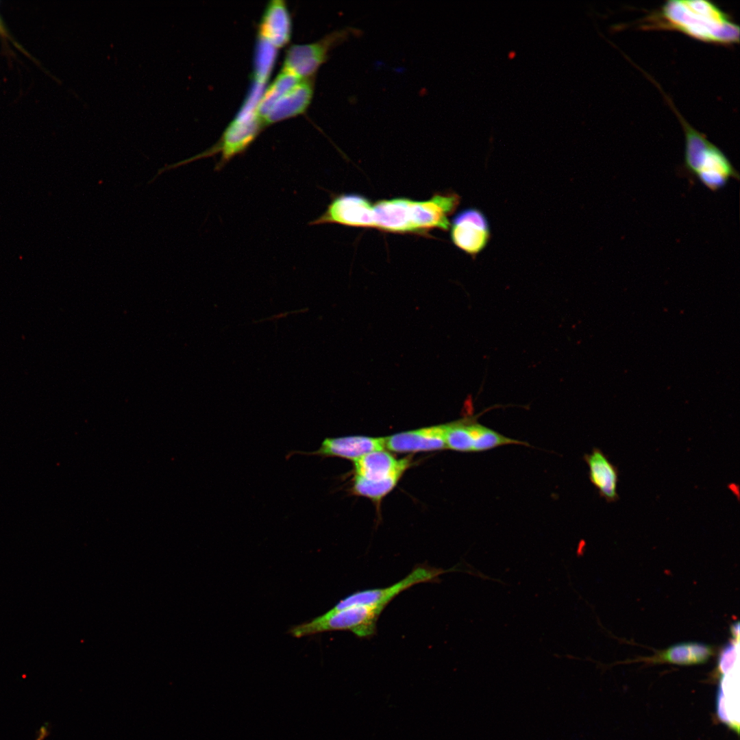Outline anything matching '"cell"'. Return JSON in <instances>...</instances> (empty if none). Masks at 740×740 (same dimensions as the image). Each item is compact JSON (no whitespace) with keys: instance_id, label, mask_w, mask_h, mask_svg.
I'll list each match as a JSON object with an SVG mask.
<instances>
[{"instance_id":"cell-1","label":"cell","mask_w":740,"mask_h":740,"mask_svg":"<svg viewBox=\"0 0 740 740\" xmlns=\"http://www.w3.org/2000/svg\"><path fill=\"white\" fill-rule=\"evenodd\" d=\"M642 27L674 30L695 40L718 45L739 42V27L712 1L670 0L645 18Z\"/></svg>"},{"instance_id":"cell-2","label":"cell","mask_w":740,"mask_h":740,"mask_svg":"<svg viewBox=\"0 0 740 740\" xmlns=\"http://www.w3.org/2000/svg\"><path fill=\"white\" fill-rule=\"evenodd\" d=\"M263 86L255 84L241 110L225 129L219 141L198 155L159 169L155 177L162 173L195 160L220 154L214 171H221L234 157L244 153L263 128L257 106L263 93Z\"/></svg>"},{"instance_id":"cell-3","label":"cell","mask_w":740,"mask_h":740,"mask_svg":"<svg viewBox=\"0 0 740 740\" xmlns=\"http://www.w3.org/2000/svg\"><path fill=\"white\" fill-rule=\"evenodd\" d=\"M668 103L684 130L683 166L686 172L713 192L723 188L730 179L739 180V173L727 156L706 136L690 125L671 101L668 100Z\"/></svg>"},{"instance_id":"cell-4","label":"cell","mask_w":740,"mask_h":740,"mask_svg":"<svg viewBox=\"0 0 740 740\" xmlns=\"http://www.w3.org/2000/svg\"><path fill=\"white\" fill-rule=\"evenodd\" d=\"M384 610L356 605L341 609L332 608L312 620L293 626L289 632L299 638L328 631H349L358 637L367 638L376 631L378 618Z\"/></svg>"},{"instance_id":"cell-5","label":"cell","mask_w":740,"mask_h":740,"mask_svg":"<svg viewBox=\"0 0 740 740\" xmlns=\"http://www.w3.org/2000/svg\"><path fill=\"white\" fill-rule=\"evenodd\" d=\"M447 448L463 452H479L507 445L530 446L525 441L506 436L479 423L465 419L446 425Z\"/></svg>"},{"instance_id":"cell-6","label":"cell","mask_w":740,"mask_h":740,"mask_svg":"<svg viewBox=\"0 0 740 740\" xmlns=\"http://www.w3.org/2000/svg\"><path fill=\"white\" fill-rule=\"evenodd\" d=\"M445 571L439 568L421 565L416 566L406 576L395 584L378 589H371L354 592L341 600L334 609H341L351 606L362 605L385 607L399 594L410 587L423 582H432Z\"/></svg>"},{"instance_id":"cell-7","label":"cell","mask_w":740,"mask_h":740,"mask_svg":"<svg viewBox=\"0 0 740 740\" xmlns=\"http://www.w3.org/2000/svg\"><path fill=\"white\" fill-rule=\"evenodd\" d=\"M357 30L343 29L310 44L293 45L286 51L283 68L301 78H308L327 60L329 51Z\"/></svg>"},{"instance_id":"cell-8","label":"cell","mask_w":740,"mask_h":740,"mask_svg":"<svg viewBox=\"0 0 740 740\" xmlns=\"http://www.w3.org/2000/svg\"><path fill=\"white\" fill-rule=\"evenodd\" d=\"M336 223L347 226L373 227V204L358 194L334 196L325 212L310 225Z\"/></svg>"},{"instance_id":"cell-9","label":"cell","mask_w":740,"mask_h":740,"mask_svg":"<svg viewBox=\"0 0 740 740\" xmlns=\"http://www.w3.org/2000/svg\"><path fill=\"white\" fill-rule=\"evenodd\" d=\"M450 236L454 244L470 254L476 255L487 245L490 238L489 221L476 208L460 211L453 219Z\"/></svg>"},{"instance_id":"cell-10","label":"cell","mask_w":740,"mask_h":740,"mask_svg":"<svg viewBox=\"0 0 740 740\" xmlns=\"http://www.w3.org/2000/svg\"><path fill=\"white\" fill-rule=\"evenodd\" d=\"M373 227L398 233H418L415 201L398 197L382 199L373 204Z\"/></svg>"},{"instance_id":"cell-11","label":"cell","mask_w":740,"mask_h":740,"mask_svg":"<svg viewBox=\"0 0 740 740\" xmlns=\"http://www.w3.org/2000/svg\"><path fill=\"white\" fill-rule=\"evenodd\" d=\"M385 448L384 438L363 436L326 438L320 447L312 452H293L290 454L316 455L323 457L336 456L356 460L372 452Z\"/></svg>"},{"instance_id":"cell-12","label":"cell","mask_w":740,"mask_h":740,"mask_svg":"<svg viewBox=\"0 0 740 740\" xmlns=\"http://www.w3.org/2000/svg\"><path fill=\"white\" fill-rule=\"evenodd\" d=\"M446 425L395 434L384 438L385 447L395 452H416L447 448Z\"/></svg>"},{"instance_id":"cell-13","label":"cell","mask_w":740,"mask_h":740,"mask_svg":"<svg viewBox=\"0 0 740 740\" xmlns=\"http://www.w3.org/2000/svg\"><path fill=\"white\" fill-rule=\"evenodd\" d=\"M312 95L311 77L302 79L275 100L261 119L263 125L302 114L309 106Z\"/></svg>"},{"instance_id":"cell-14","label":"cell","mask_w":740,"mask_h":740,"mask_svg":"<svg viewBox=\"0 0 740 740\" xmlns=\"http://www.w3.org/2000/svg\"><path fill=\"white\" fill-rule=\"evenodd\" d=\"M584 460L589 467V480L597 489L600 495L608 502L617 501L619 499L617 491L619 481L617 467L596 447L590 454H584Z\"/></svg>"},{"instance_id":"cell-15","label":"cell","mask_w":740,"mask_h":740,"mask_svg":"<svg viewBox=\"0 0 740 740\" xmlns=\"http://www.w3.org/2000/svg\"><path fill=\"white\" fill-rule=\"evenodd\" d=\"M291 34V16L282 0H272L267 5L258 27V37L275 48L288 42Z\"/></svg>"},{"instance_id":"cell-16","label":"cell","mask_w":740,"mask_h":740,"mask_svg":"<svg viewBox=\"0 0 740 740\" xmlns=\"http://www.w3.org/2000/svg\"><path fill=\"white\" fill-rule=\"evenodd\" d=\"M410 465V460H396L391 454L378 450L365 454L354 461L357 476L367 480L379 481L398 473H402Z\"/></svg>"},{"instance_id":"cell-17","label":"cell","mask_w":740,"mask_h":740,"mask_svg":"<svg viewBox=\"0 0 740 740\" xmlns=\"http://www.w3.org/2000/svg\"><path fill=\"white\" fill-rule=\"evenodd\" d=\"M714 648L699 642L680 643L657 652L646 660L652 663L694 665L706 663L713 654Z\"/></svg>"},{"instance_id":"cell-18","label":"cell","mask_w":740,"mask_h":740,"mask_svg":"<svg viewBox=\"0 0 740 740\" xmlns=\"http://www.w3.org/2000/svg\"><path fill=\"white\" fill-rule=\"evenodd\" d=\"M402 474L395 473L379 481L367 480L355 476L353 489L358 495L378 501L395 487Z\"/></svg>"},{"instance_id":"cell-19","label":"cell","mask_w":740,"mask_h":740,"mask_svg":"<svg viewBox=\"0 0 740 740\" xmlns=\"http://www.w3.org/2000/svg\"><path fill=\"white\" fill-rule=\"evenodd\" d=\"M276 50L269 42L258 37L254 71L256 84L264 85L267 82L274 65Z\"/></svg>"},{"instance_id":"cell-20","label":"cell","mask_w":740,"mask_h":740,"mask_svg":"<svg viewBox=\"0 0 740 740\" xmlns=\"http://www.w3.org/2000/svg\"><path fill=\"white\" fill-rule=\"evenodd\" d=\"M736 652L734 643H728L722 649L717 663L718 674L722 677L729 671L735 660Z\"/></svg>"},{"instance_id":"cell-21","label":"cell","mask_w":740,"mask_h":740,"mask_svg":"<svg viewBox=\"0 0 740 740\" xmlns=\"http://www.w3.org/2000/svg\"><path fill=\"white\" fill-rule=\"evenodd\" d=\"M38 733L39 735H38L36 740H43L45 739L49 734L48 724H43L40 728Z\"/></svg>"},{"instance_id":"cell-22","label":"cell","mask_w":740,"mask_h":740,"mask_svg":"<svg viewBox=\"0 0 740 740\" xmlns=\"http://www.w3.org/2000/svg\"><path fill=\"white\" fill-rule=\"evenodd\" d=\"M730 631H731V633H732L733 637L735 638V639H736V641H738L739 634V625L738 621L734 623L731 626Z\"/></svg>"}]
</instances>
